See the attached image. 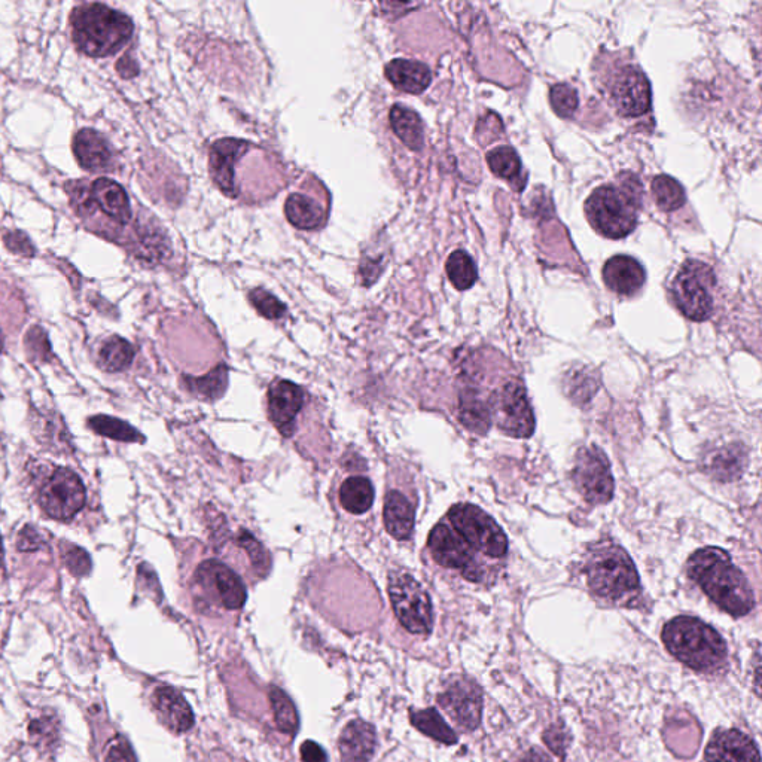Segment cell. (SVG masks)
<instances>
[{"instance_id": "cell-1", "label": "cell", "mask_w": 762, "mask_h": 762, "mask_svg": "<svg viewBox=\"0 0 762 762\" xmlns=\"http://www.w3.org/2000/svg\"><path fill=\"white\" fill-rule=\"evenodd\" d=\"M687 569L690 578L722 611L733 617H745L754 609L751 584L722 548H701L690 557Z\"/></svg>"}, {"instance_id": "cell-2", "label": "cell", "mask_w": 762, "mask_h": 762, "mask_svg": "<svg viewBox=\"0 0 762 762\" xmlns=\"http://www.w3.org/2000/svg\"><path fill=\"white\" fill-rule=\"evenodd\" d=\"M588 587L600 599L632 605L640 596V579L627 551L612 541L597 542L585 560Z\"/></svg>"}, {"instance_id": "cell-3", "label": "cell", "mask_w": 762, "mask_h": 762, "mask_svg": "<svg viewBox=\"0 0 762 762\" xmlns=\"http://www.w3.org/2000/svg\"><path fill=\"white\" fill-rule=\"evenodd\" d=\"M73 44L88 57L114 56L133 36V21L102 3H88L70 15Z\"/></svg>"}, {"instance_id": "cell-4", "label": "cell", "mask_w": 762, "mask_h": 762, "mask_svg": "<svg viewBox=\"0 0 762 762\" xmlns=\"http://www.w3.org/2000/svg\"><path fill=\"white\" fill-rule=\"evenodd\" d=\"M642 191L637 179L603 185L585 201V213L594 230L608 239H624L637 225Z\"/></svg>"}, {"instance_id": "cell-5", "label": "cell", "mask_w": 762, "mask_h": 762, "mask_svg": "<svg viewBox=\"0 0 762 762\" xmlns=\"http://www.w3.org/2000/svg\"><path fill=\"white\" fill-rule=\"evenodd\" d=\"M663 642L673 657L694 670L719 669L727 658L725 640L699 618H673L664 626Z\"/></svg>"}, {"instance_id": "cell-6", "label": "cell", "mask_w": 762, "mask_h": 762, "mask_svg": "<svg viewBox=\"0 0 762 762\" xmlns=\"http://www.w3.org/2000/svg\"><path fill=\"white\" fill-rule=\"evenodd\" d=\"M716 277L706 262L690 259L682 265L672 283V297L685 318L703 322L712 316Z\"/></svg>"}, {"instance_id": "cell-7", "label": "cell", "mask_w": 762, "mask_h": 762, "mask_svg": "<svg viewBox=\"0 0 762 762\" xmlns=\"http://www.w3.org/2000/svg\"><path fill=\"white\" fill-rule=\"evenodd\" d=\"M454 532L472 548L493 559L508 553V539L502 527L483 509L471 504L454 505L448 511Z\"/></svg>"}, {"instance_id": "cell-8", "label": "cell", "mask_w": 762, "mask_h": 762, "mask_svg": "<svg viewBox=\"0 0 762 762\" xmlns=\"http://www.w3.org/2000/svg\"><path fill=\"white\" fill-rule=\"evenodd\" d=\"M389 597L396 618L413 635H428L434 627V609L428 593L411 575H389Z\"/></svg>"}, {"instance_id": "cell-9", "label": "cell", "mask_w": 762, "mask_h": 762, "mask_svg": "<svg viewBox=\"0 0 762 762\" xmlns=\"http://www.w3.org/2000/svg\"><path fill=\"white\" fill-rule=\"evenodd\" d=\"M85 501L84 483L67 468L54 469L38 490L39 505L53 520H72L85 507Z\"/></svg>"}, {"instance_id": "cell-10", "label": "cell", "mask_w": 762, "mask_h": 762, "mask_svg": "<svg viewBox=\"0 0 762 762\" xmlns=\"http://www.w3.org/2000/svg\"><path fill=\"white\" fill-rule=\"evenodd\" d=\"M572 480L582 498L590 504H608L614 498L615 484L611 463L596 445L582 447L576 453Z\"/></svg>"}, {"instance_id": "cell-11", "label": "cell", "mask_w": 762, "mask_h": 762, "mask_svg": "<svg viewBox=\"0 0 762 762\" xmlns=\"http://www.w3.org/2000/svg\"><path fill=\"white\" fill-rule=\"evenodd\" d=\"M490 413L509 437L529 438L535 432V414L521 380H509L493 395Z\"/></svg>"}, {"instance_id": "cell-12", "label": "cell", "mask_w": 762, "mask_h": 762, "mask_svg": "<svg viewBox=\"0 0 762 762\" xmlns=\"http://www.w3.org/2000/svg\"><path fill=\"white\" fill-rule=\"evenodd\" d=\"M428 545L435 562L444 568L456 569L472 582L483 578V569L475 560L472 548L447 524L440 523L432 529Z\"/></svg>"}, {"instance_id": "cell-13", "label": "cell", "mask_w": 762, "mask_h": 762, "mask_svg": "<svg viewBox=\"0 0 762 762\" xmlns=\"http://www.w3.org/2000/svg\"><path fill=\"white\" fill-rule=\"evenodd\" d=\"M438 703L462 730L474 731L481 722L483 694L472 679L456 676L445 685Z\"/></svg>"}, {"instance_id": "cell-14", "label": "cell", "mask_w": 762, "mask_h": 762, "mask_svg": "<svg viewBox=\"0 0 762 762\" xmlns=\"http://www.w3.org/2000/svg\"><path fill=\"white\" fill-rule=\"evenodd\" d=\"M611 96L618 114L629 118L642 117L651 109V82L639 67H623L614 79Z\"/></svg>"}, {"instance_id": "cell-15", "label": "cell", "mask_w": 762, "mask_h": 762, "mask_svg": "<svg viewBox=\"0 0 762 762\" xmlns=\"http://www.w3.org/2000/svg\"><path fill=\"white\" fill-rule=\"evenodd\" d=\"M195 578L201 585H210L218 594L219 602L224 608L236 611L243 608L246 602V588L240 576L233 569L218 560L201 563Z\"/></svg>"}, {"instance_id": "cell-16", "label": "cell", "mask_w": 762, "mask_h": 762, "mask_svg": "<svg viewBox=\"0 0 762 762\" xmlns=\"http://www.w3.org/2000/svg\"><path fill=\"white\" fill-rule=\"evenodd\" d=\"M304 405V392L298 384L279 380L268 389V411L271 422L285 437L294 432L295 417Z\"/></svg>"}, {"instance_id": "cell-17", "label": "cell", "mask_w": 762, "mask_h": 762, "mask_svg": "<svg viewBox=\"0 0 762 762\" xmlns=\"http://www.w3.org/2000/svg\"><path fill=\"white\" fill-rule=\"evenodd\" d=\"M249 149V143L240 139H222L210 149V175L213 182L228 197H236L234 166Z\"/></svg>"}, {"instance_id": "cell-18", "label": "cell", "mask_w": 762, "mask_h": 762, "mask_svg": "<svg viewBox=\"0 0 762 762\" xmlns=\"http://www.w3.org/2000/svg\"><path fill=\"white\" fill-rule=\"evenodd\" d=\"M704 758L707 762H761L754 740L739 730L718 731L707 745Z\"/></svg>"}, {"instance_id": "cell-19", "label": "cell", "mask_w": 762, "mask_h": 762, "mask_svg": "<svg viewBox=\"0 0 762 762\" xmlns=\"http://www.w3.org/2000/svg\"><path fill=\"white\" fill-rule=\"evenodd\" d=\"M151 701L164 727L169 728L173 733H185L194 727V713L190 704L175 688L166 687V685L155 688Z\"/></svg>"}, {"instance_id": "cell-20", "label": "cell", "mask_w": 762, "mask_h": 762, "mask_svg": "<svg viewBox=\"0 0 762 762\" xmlns=\"http://www.w3.org/2000/svg\"><path fill=\"white\" fill-rule=\"evenodd\" d=\"M603 282L615 294L632 297L645 285L646 273L637 259L627 255L612 256L603 265Z\"/></svg>"}, {"instance_id": "cell-21", "label": "cell", "mask_w": 762, "mask_h": 762, "mask_svg": "<svg viewBox=\"0 0 762 762\" xmlns=\"http://www.w3.org/2000/svg\"><path fill=\"white\" fill-rule=\"evenodd\" d=\"M73 154L82 169L88 172H106L111 169L114 154L108 140L99 131L84 128L73 140Z\"/></svg>"}, {"instance_id": "cell-22", "label": "cell", "mask_w": 762, "mask_h": 762, "mask_svg": "<svg viewBox=\"0 0 762 762\" xmlns=\"http://www.w3.org/2000/svg\"><path fill=\"white\" fill-rule=\"evenodd\" d=\"M377 746V734L373 725L355 719L344 727L338 742L341 762H370Z\"/></svg>"}, {"instance_id": "cell-23", "label": "cell", "mask_w": 762, "mask_h": 762, "mask_svg": "<svg viewBox=\"0 0 762 762\" xmlns=\"http://www.w3.org/2000/svg\"><path fill=\"white\" fill-rule=\"evenodd\" d=\"M94 204L118 224L126 225L131 219V206L127 192L117 182L100 178L91 184Z\"/></svg>"}, {"instance_id": "cell-24", "label": "cell", "mask_w": 762, "mask_h": 762, "mask_svg": "<svg viewBox=\"0 0 762 762\" xmlns=\"http://www.w3.org/2000/svg\"><path fill=\"white\" fill-rule=\"evenodd\" d=\"M386 76L393 87L411 94L423 93L432 81L431 69L416 60H392L386 66Z\"/></svg>"}, {"instance_id": "cell-25", "label": "cell", "mask_w": 762, "mask_h": 762, "mask_svg": "<svg viewBox=\"0 0 762 762\" xmlns=\"http://www.w3.org/2000/svg\"><path fill=\"white\" fill-rule=\"evenodd\" d=\"M384 526L392 538L405 541L414 529V507L398 490H390L384 502Z\"/></svg>"}, {"instance_id": "cell-26", "label": "cell", "mask_w": 762, "mask_h": 762, "mask_svg": "<svg viewBox=\"0 0 762 762\" xmlns=\"http://www.w3.org/2000/svg\"><path fill=\"white\" fill-rule=\"evenodd\" d=\"M285 213L288 221L300 230H316L325 224V210L307 195H289L285 204Z\"/></svg>"}, {"instance_id": "cell-27", "label": "cell", "mask_w": 762, "mask_h": 762, "mask_svg": "<svg viewBox=\"0 0 762 762\" xmlns=\"http://www.w3.org/2000/svg\"><path fill=\"white\" fill-rule=\"evenodd\" d=\"M390 126L407 148L413 149V151H420L423 148V143H425L423 123L419 114L413 109L405 108L402 105L393 106L392 111H390Z\"/></svg>"}, {"instance_id": "cell-28", "label": "cell", "mask_w": 762, "mask_h": 762, "mask_svg": "<svg viewBox=\"0 0 762 762\" xmlns=\"http://www.w3.org/2000/svg\"><path fill=\"white\" fill-rule=\"evenodd\" d=\"M460 422L471 432L484 435L492 425L490 405L486 404L474 390H465L460 395Z\"/></svg>"}, {"instance_id": "cell-29", "label": "cell", "mask_w": 762, "mask_h": 762, "mask_svg": "<svg viewBox=\"0 0 762 762\" xmlns=\"http://www.w3.org/2000/svg\"><path fill=\"white\" fill-rule=\"evenodd\" d=\"M340 502L350 514H364L373 507V484L365 477L347 478L340 489Z\"/></svg>"}, {"instance_id": "cell-30", "label": "cell", "mask_w": 762, "mask_h": 762, "mask_svg": "<svg viewBox=\"0 0 762 762\" xmlns=\"http://www.w3.org/2000/svg\"><path fill=\"white\" fill-rule=\"evenodd\" d=\"M411 724L425 734V736L431 737V739L437 740V742L444 743V745H454L457 743L456 734L448 727L447 722L444 721L443 716L438 713L437 709L431 707V709L417 710V712H411Z\"/></svg>"}, {"instance_id": "cell-31", "label": "cell", "mask_w": 762, "mask_h": 762, "mask_svg": "<svg viewBox=\"0 0 762 762\" xmlns=\"http://www.w3.org/2000/svg\"><path fill=\"white\" fill-rule=\"evenodd\" d=\"M133 359V346L117 335L106 340L99 352L100 368L108 373H121L127 370Z\"/></svg>"}, {"instance_id": "cell-32", "label": "cell", "mask_w": 762, "mask_h": 762, "mask_svg": "<svg viewBox=\"0 0 762 762\" xmlns=\"http://www.w3.org/2000/svg\"><path fill=\"white\" fill-rule=\"evenodd\" d=\"M745 463L746 457L740 453L736 445L713 451L712 456L707 457V469L719 480H733L739 477Z\"/></svg>"}, {"instance_id": "cell-33", "label": "cell", "mask_w": 762, "mask_h": 762, "mask_svg": "<svg viewBox=\"0 0 762 762\" xmlns=\"http://www.w3.org/2000/svg\"><path fill=\"white\" fill-rule=\"evenodd\" d=\"M88 428L102 437L111 438L123 443H143L145 437L124 420L111 416H94L88 420Z\"/></svg>"}, {"instance_id": "cell-34", "label": "cell", "mask_w": 762, "mask_h": 762, "mask_svg": "<svg viewBox=\"0 0 762 762\" xmlns=\"http://www.w3.org/2000/svg\"><path fill=\"white\" fill-rule=\"evenodd\" d=\"M445 270H447L448 279L459 291L471 289L478 279L477 265L472 256L465 251H456L448 256Z\"/></svg>"}, {"instance_id": "cell-35", "label": "cell", "mask_w": 762, "mask_h": 762, "mask_svg": "<svg viewBox=\"0 0 762 762\" xmlns=\"http://www.w3.org/2000/svg\"><path fill=\"white\" fill-rule=\"evenodd\" d=\"M652 195L655 203L664 212H675L684 207L687 201L684 187L672 176L660 175L652 181Z\"/></svg>"}, {"instance_id": "cell-36", "label": "cell", "mask_w": 762, "mask_h": 762, "mask_svg": "<svg viewBox=\"0 0 762 762\" xmlns=\"http://www.w3.org/2000/svg\"><path fill=\"white\" fill-rule=\"evenodd\" d=\"M270 701L277 728L285 734L297 733L298 727H300V718H298L297 707L289 699L288 694L280 688L271 687Z\"/></svg>"}, {"instance_id": "cell-37", "label": "cell", "mask_w": 762, "mask_h": 762, "mask_svg": "<svg viewBox=\"0 0 762 762\" xmlns=\"http://www.w3.org/2000/svg\"><path fill=\"white\" fill-rule=\"evenodd\" d=\"M487 163L496 176L507 179V181L517 178L521 172L520 157L511 146H499V148L490 151L487 154Z\"/></svg>"}, {"instance_id": "cell-38", "label": "cell", "mask_w": 762, "mask_h": 762, "mask_svg": "<svg viewBox=\"0 0 762 762\" xmlns=\"http://www.w3.org/2000/svg\"><path fill=\"white\" fill-rule=\"evenodd\" d=\"M228 383L227 368L224 365L215 368L212 373L206 374L201 379L188 380L190 389L207 399H216L224 393Z\"/></svg>"}, {"instance_id": "cell-39", "label": "cell", "mask_w": 762, "mask_h": 762, "mask_svg": "<svg viewBox=\"0 0 762 762\" xmlns=\"http://www.w3.org/2000/svg\"><path fill=\"white\" fill-rule=\"evenodd\" d=\"M550 102L559 117L572 118L579 106L578 93L571 85L557 84L551 88Z\"/></svg>"}, {"instance_id": "cell-40", "label": "cell", "mask_w": 762, "mask_h": 762, "mask_svg": "<svg viewBox=\"0 0 762 762\" xmlns=\"http://www.w3.org/2000/svg\"><path fill=\"white\" fill-rule=\"evenodd\" d=\"M566 387L571 390L569 396L573 401H590L597 392L596 377L587 370L572 371L568 376Z\"/></svg>"}, {"instance_id": "cell-41", "label": "cell", "mask_w": 762, "mask_h": 762, "mask_svg": "<svg viewBox=\"0 0 762 762\" xmlns=\"http://www.w3.org/2000/svg\"><path fill=\"white\" fill-rule=\"evenodd\" d=\"M249 300H251L252 306L258 310L259 315L264 316L267 319H280L285 316L286 306L282 301L277 300L273 294L265 291V289H254L249 294Z\"/></svg>"}, {"instance_id": "cell-42", "label": "cell", "mask_w": 762, "mask_h": 762, "mask_svg": "<svg viewBox=\"0 0 762 762\" xmlns=\"http://www.w3.org/2000/svg\"><path fill=\"white\" fill-rule=\"evenodd\" d=\"M30 734H32V739L38 745L50 748L51 745H54L59 740V725H57L56 716L45 715L42 718L35 719L30 724Z\"/></svg>"}, {"instance_id": "cell-43", "label": "cell", "mask_w": 762, "mask_h": 762, "mask_svg": "<svg viewBox=\"0 0 762 762\" xmlns=\"http://www.w3.org/2000/svg\"><path fill=\"white\" fill-rule=\"evenodd\" d=\"M63 562L69 572L75 576H87L93 569V563H91V557L88 556L87 551L76 547V545H72L64 551Z\"/></svg>"}, {"instance_id": "cell-44", "label": "cell", "mask_w": 762, "mask_h": 762, "mask_svg": "<svg viewBox=\"0 0 762 762\" xmlns=\"http://www.w3.org/2000/svg\"><path fill=\"white\" fill-rule=\"evenodd\" d=\"M239 545H242L243 548H245L246 553L249 554V557H251L252 563H254L255 568L264 569V571H267L268 568V559H267V553H265L264 548H262V545L259 544L258 541L254 538V536L251 535V533L246 532H240L239 535Z\"/></svg>"}, {"instance_id": "cell-45", "label": "cell", "mask_w": 762, "mask_h": 762, "mask_svg": "<svg viewBox=\"0 0 762 762\" xmlns=\"http://www.w3.org/2000/svg\"><path fill=\"white\" fill-rule=\"evenodd\" d=\"M105 762H137L133 748L126 737L118 736L112 740L106 749Z\"/></svg>"}, {"instance_id": "cell-46", "label": "cell", "mask_w": 762, "mask_h": 762, "mask_svg": "<svg viewBox=\"0 0 762 762\" xmlns=\"http://www.w3.org/2000/svg\"><path fill=\"white\" fill-rule=\"evenodd\" d=\"M17 547L20 551H38L45 547V539L42 538L38 529L33 526L23 527L17 539Z\"/></svg>"}, {"instance_id": "cell-47", "label": "cell", "mask_w": 762, "mask_h": 762, "mask_svg": "<svg viewBox=\"0 0 762 762\" xmlns=\"http://www.w3.org/2000/svg\"><path fill=\"white\" fill-rule=\"evenodd\" d=\"M544 740L548 748L557 755H565L566 746H568V734L565 733L559 725H553L544 733Z\"/></svg>"}, {"instance_id": "cell-48", "label": "cell", "mask_w": 762, "mask_h": 762, "mask_svg": "<svg viewBox=\"0 0 762 762\" xmlns=\"http://www.w3.org/2000/svg\"><path fill=\"white\" fill-rule=\"evenodd\" d=\"M5 242L6 245H8V248L11 249L12 252H17V254L29 256L35 254V252H33L32 243L29 242V239H27L24 234H8V236H6Z\"/></svg>"}, {"instance_id": "cell-49", "label": "cell", "mask_w": 762, "mask_h": 762, "mask_svg": "<svg viewBox=\"0 0 762 762\" xmlns=\"http://www.w3.org/2000/svg\"><path fill=\"white\" fill-rule=\"evenodd\" d=\"M301 758L304 762H328V755L319 743L307 740L301 746Z\"/></svg>"}, {"instance_id": "cell-50", "label": "cell", "mask_w": 762, "mask_h": 762, "mask_svg": "<svg viewBox=\"0 0 762 762\" xmlns=\"http://www.w3.org/2000/svg\"><path fill=\"white\" fill-rule=\"evenodd\" d=\"M123 62L127 63V66L118 67V72L121 73V76H124V78H131V76L137 75V66L136 63H134V60H130L128 57H123Z\"/></svg>"}, {"instance_id": "cell-51", "label": "cell", "mask_w": 762, "mask_h": 762, "mask_svg": "<svg viewBox=\"0 0 762 762\" xmlns=\"http://www.w3.org/2000/svg\"><path fill=\"white\" fill-rule=\"evenodd\" d=\"M521 762H551V760L547 755L542 754L539 749H533V751H530Z\"/></svg>"}, {"instance_id": "cell-52", "label": "cell", "mask_w": 762, "mask_h": 762, "mask_svg": "<svg viewBox=\"0 0 762 762\" xmlns=\"http://www.w3.org/2000/svg\"><path fill=\"white\" fill-rule=\"evenodd\" d=\"M3 562V547H2V539H0V566H2Z\"/></svg>"}, {"instance_id": "cell-53", "label": "cell", "mask_w": 762, "mask_h": 762, "mask_svg": "<svg viewBox=\"0 0 762 762\" xmlns=\"http://www.w3.org/2000/svg\"><path fill=\"white\" fill-rule=\"evenodd\" d=\"M3 350V335H2V329H0V353H2Z\"/></svg>"}]
</instances>
